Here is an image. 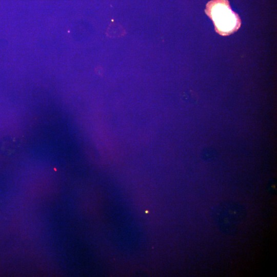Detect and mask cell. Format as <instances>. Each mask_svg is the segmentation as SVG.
I'll return each mask as SVG.
<instances>
[{"mask_svg":"<svg viewBox=\"0 0 277 277\" xmlns=\"http://www.w3.org/2000/svg\"><path fill=\"white\" fill-rule=\"evenodd\" d=\"M205 12L214 22L216 31L223 35L233 33L240 26V17L231 10L228 0L210 1Z\"/></svg>","mask_w":277,"mask_h":277,"instance_id":"obj_2","label":"cell"},{"mask_svg":"<svg viewBox=\"0 0 277 277\" xmlns=\"http://www.w3.org/2000/svg\"><path fill=\"white\" fill-rule=\"evenodd\" d=\"M213 220L224 234L235 235L247 216L246 208L234 201H226L218 204L212 210Z\"/></svg>","mask_w":277,"mask_h":277,"instance_id":"obj_1","label":"cell"},{"mask_svg":"<svg viewBox=\"0 0 277 277\" xmlns=\"http://www.w3.org/2000/svg\"><path fill=\"white\" fill-rule=\"evenodd\" d=\"M266 190L271 195H274L276 193V180L275 178L270 179L267 182Z\"/></svg>","mask_w":277,"mask_h":277,"instance_id":"obj_5","label":"cell"},{"mask_svg":"<svg viewBox=\"0 0 277 277\" xmlns=\"http://www.w3.org/2000/svg\"><path fill=\"white\" fill-rule=\"evenodd\" d=\"M217 156V152L212 148H206L202 150L201 157L205 161L210 162L213 161Z\"/></svg>","mask_w":277,"mask_h":277,"instance_id":"obj_4","label":"cell"},{"mask_svg":"<svg viewBox=\"0 0 277 277\" xmlns=\"http://www.w3.org/2000/svg\"><path fill=\"white\" fill-rule=\"evenodd\" d=\"M107 34L110 37H120L125 34L126 31L120 24L112 23L109 25Z\"/></svg>","mask_w":277,"mask_h":277,"instance_id":"obj_3","label":"cell"}]
</instances>
